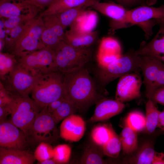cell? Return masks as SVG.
Masks as SVG:
<instances>
[{"mask_svg":"<svg viewBox=\"0 0 164 164\" xmlns=\"http://www.w3.org/2000/svg\"><path fill=\"white\" fill-rule=\"evenodd\" d=\"M41 10L48 7L54 0H28Z\"/></svg>","mask_w":164,"mask_h":164,"instance_id":"cell-41","label":"cell"},{"mask_svg":"<svg viewBox=\"0 0 164 164\" xmlns=\"http://www.w3.org/2000/svg\"><path fill=\"white\" fill-rule=\"evenodd\" d=\"M26 22L21 23L12 29L5 28L6 36L5 49L8 53L9 52V53L13 54L15 43L22 32Z\"/></svg>","mask_w":164,"mask_h":164,"instance_id":"cell-31","label":"cell"},{"mask_svg":"<svg viewBox=\"0 0 164 164\" xmlns=\"http://www.w3.org/2000/svg\"><path fill=\"white\" fill-rule=\"evenodd\" d=\"M146 97L155 104H159L164 105V85L154 90Z\"/></svg>","mask_w":164,"mask_h":164,"instance_id":"cell-38","label":"cell"},{"mask_svg":"<svg viewBox=\"0 0 164 164\" xmlns=\"http://www.w3.org/2000/svg\"><path fill=\"white\" fill-rule=\"evenodd\" d=\"M86 127V123L83 118L73 114L62 121L60 126V136L67 141L78 142L83 136Z\"/></svg>","mask_w":164,"mask_h":164,"instance_id":"cell-17","label":"cell"},{"mask_svg":"<svg viewBox=\"0 0 164 164\" xmlns=\"http://www.w3.org/2000/svg\"><path fill=\"white\" fill-rule=\"evenodd\" d=\"M142 83L138 73H130L121 76L117 85L115 99L124 103L140 97Z\"/></svg>","mask_w":164,"mask_h":164,"instance_id":"cell-12","label":"cell"},{"mask_svg":"<svg viewBox=\"0 0 164 164\" xmlns=\"http://www.w3.org/2000/svg\"><path fill=\"white\" fill-rule=\"evenodd\" d=\"M120 137L123 153L132 154L136 150L138 147L137 132L125 125Z\"/></svg>","mask_w":164,"mask_h":164,"instance_id":"cell-25","label":"cell"},{"mask_svg":"<svg viewBox=\"0 0 164 164\" xmlns=\"http://www.w3.org/2000/svg\"><path fill=\"white\" fill-rule=\"evenodd\" d=\"M121 49L118 42L111 37L103 38L99 44L97 60L100 68L108 66L121 55Z\"/></svg>","mask_w":164,"mask_h":164,"instance_id":"cell-18","label":"cell"},{"mask_svg":"<svg viewBox=\"0 0 164 164\" xmlns=\"http://www.w3.org/2000/svg\"><path fill=\"white\" fill-rule=\"evenodd\" d=\"M101 0H54L39 14L43 17L47 15L60 13L67 10L80 6L90 7L96 1Z\"/></svg>","mask_w":164,"mask_h":164,"instance_id":"cell-21","label":"cell"},{"mask_svg":"<svg viewBox=\"0 0 164 164\" xmlns=\"http://www.w3.org/2000/svg\"><path fill=\"white\" fill-rule=\"evenodd\" d=\"M37 15L31 14L9 18L4 21L5 27L9 29H12L21 23L36 17Z\"/></svg>","mask_w":164,"mask_h":164,"instance_id":"cell-37","label":"cell"},{"mask_svg":"<svg viewBox=\"0 0 164 164\" xmlns=\"http://www.w3.org/2000/svg\"><path fill=\"white\" fill-rule=\"evenodd\" d=\"M9 102L4 105L0 106V122L5 121L7 116L11 114V110Z\"/></svg>","mask_w":164,"mask_h":164,"instance_id":"cell-42","label":"cell"},{"mask_svg":"<svg viewBox=\"0 0 164 164\" xmlns=\"http://www.w3.org/2000/svg\"><path fill=\"white\" fill-rule=\"evenodd\" d=\"M125 125L136 132L142 131L145 128V119L141 112L134 111L129 113L125 120Z\"/></svg>","mask_w":164,"mask_h":164,"instance_id":"cell-33","label":"cell"},{"mask_svg":"<svg viewBox=\"0 0 164 164\" xmlns=\"http://www.w3.org/2000/svg\"><path fill=\"white\" fill-rule=\"evenodd\" d=\"M18 62L17 57L9 53L0 52V76L3 81Z\"/></svg>","mask_w":164,"mask_h":164,"instance_id":"cell-29","label":"cell"},{"mask_svg":"<svg viewBox=\"0 0 164 164\" xmlns=\"http://www.w3.org/2000/svg\"><path fill=\"white\" fill-rule=\"evenodd\" d=\"M64 74L51 71L37 75L31 93L32 99L42 109L53 101L64 97Z\"/></svg>","mask_w":164,"mask_h":164,"instance_id":"cell-3","label":"cell"},{"mask_svg":"<svg viewBox=\"0 0 164 164\" xmlns=\"http://www.w3.org/2000/svg\"><path fill=\"white\" fill-rule=\"evenodd\" d=\"M17 60L35 75L53 71L54 55L50 48L46 47L17 58Z\"/></svg>","mask_w":164,"mask_h":164,"instance_id":"cell-11","label":"cell"},{"mask_svg":"<svg viewBox=\"0 0 164 164\" xmlns=\"http://www.w3.org/2000/svg\"><path fill=\"white\" fill-rule=\"evenodd\" d=\"M11 94L12 99L9 103L11 111L10 121L26 136L42 109L29 95Z\"/></svg>","mask_w":164,"mask_h":164,"instance_id":"cell-4","label":"cell"},{"mask_svg":"<svg viewBox=\"0 0 164 164\" xmlns=\"http://www.w3.org/2000/svg\"><path fill=\"white\" fill-rule=\"evenodd\" d=\"M116 3L123 6L127 9H130L135 6L148 5L146 0H114Z\"/></svg>","mask_w":164,"mask_h":164,"instance_id":"cell-39","label":"cell"},{"mask_svg":"<svg viewBox=\"0 0 164 164\" xmlns=\"http://www.w3.org/2000/svg\"><path fill=\"white\" fill-rule=\"evenodd\" d=\"M87 7L80 6L67 10L60 13L55 14L60 23L65 29L70 26L85 10Z\"/></svg>","mask_w":164,"mask_h":164,"instance_id":"cell-30","label":"cell"},{"mask_svg":"<svg viewBox=\"0 0 164 164\" xmlns=\"http://www.w3.org/2000/svg\"><path fill=\"white\" fill-rule=\"evenodd\" d=\"M77 109L70 102L66 100L51 114L56 124L69 116L74 114Z\"/></svg>","mask_w":164,"mask_h":164,"instance_id":"cell-34","label":"cell"},{"mask_svg":"<svg viewBox=\"0 0 164 164\" xmlns=\"http://www.w3.org/2000/svg\"><path fill=\"white\" fill-rule=\"evenodd\" d=\"M155 152L152 144L145 142L138 147L125 162L129 164H152Z\"/></svg>","mask_w":164,"mask_h":164,"instance_id":"cell-24","label":"cell"},{"mask_svg":"<svg viewBox=\"0 0 164 164\" xmlns=\"http://www.w3.org/2000/svg\"></svg>","mask_w":164,"mask_h":164,"instance_id":"cell-48","label":"cell"},{"mask_svg":"<svg viewBox=\"0 0 164 164\" xmlns=\"http://www.w3.org/2000/svg\"><path fill=\"white\" fill-rule=\"evenodd\" d=\"M164 20V4L158 7L147 5L138 6L128 12L123 28L137 25L145 32L148 39L153 34V27Z\"/></svg>","mask_w":164,"mask_h":164,"instance_id":"cell-5","label":"cell"},{"mask_svg":"<svg viewBox=\"0 0 164 164\" xmlns=\"http://www.w3.org/2000/svg\"><path fill=\"white\" fill-rule=\"evenodd\" d=\"M97 37V31L81 32L69 29L65 32L63 41L77 48H87L93 44Z\"/></svg>","mask_w":164,"mask_h":164,"instance_id":"cell-23","label":"cell"},{"mask_svg":"<svg viewBox=\"0 0 164 164\" xmlns=\"http://www.w3.org/2000/svg\"><path fill=\"white\" fill-rule=\"evenodd\" d=\"M44 29L41 17L38 16L27 21L15 43L13 54L19 58L46 47L41 39Z\"/></svg>","mask_w":164,"mask_h":164,"instance_id":"cell-6","label":"cell"},{"mask_svg":"<svg viewBox=\"0 0 164 164\" xmlns=\"http://www.w3.org/2000/svg\"><path fill=\"white\" fill-rule=\"evenodd\" d=\"M97 145L95 144H90L86 146L80 159L81 163L100 164L106 162L102 150Z\"/></svg>","mask_w":164,"mask_h":164,"instance_id":"cell-27","label":"cell"},{"mask_svg":"<svg viewBox=\"0 0 164 164\" xmlns=\"http://www.w3.org/2000/svg\"><path fill=\"white\" fill-rule=\"evenodd\" d=\"M51 48L54 55L53 71L63 74L83 67L92 56L91 50L88 47H74L63 40Z\"/></svg>","mask_w":164,"mask_h":164,"instance_id":"cell-2","label":"cell"},{"mask_svg":"<svg viewBox=\"0 0 164 164\" xmlns=\"http://www.w3.org/2000/svg\"><path fill=\"white\" fill-rule=\"evenodd\" d=\"M159 25V30L154 38L148 43L143 41L136 52L138 55L151 56L164 63V20Z\"/></svg>","mask_w":164,"mask_h":164,"instance_id":"cell-19","label":"cell"},{"mask_svg":"<svg viewBox=\"0 0 164 164\" xmlns=\"http://www.w3.org/2000/svg\"><path fill=\"white\" fill-rule=\"evenodd\" d=\"M42 18L44 29L42 40L46 47L52 48L64 40L65 29L60 22L56 15H47Z\"/></svg>","mask_w":164,"mask_h":164,"instance_id":"cell-16","label":"cell"},{"mask_svg":"<svg viewBox=\"0 0 164 164\" xmlns=\"http://www.w3.org/2000/svg\"><path fill=\"white\" fill-rule=\"evenodd\" d=\"M56 125L51 114L48 111L47 106H45L38 113L27 135H30L37 142L49 143L57 137Z\"/></svg>","mask_w":164,"mask_h":164,"instance_id":"cell-10","label":"cell"},{"mask_svg":"<svg viewBox=\"0 0 164 164\" xmlns=\"http://www.w3.org/2000/svg\"><path fill=\"white\" fill-rule=\"evenodd\" d=\"M34 155L25 150L10 149L0 148V164H32Z\"/></svg>","mask_w":164,"mask_h":164,"instance_id":"cell-22","label":"cell"},{"mask_svg":"<svg viewBox=\"0 0 164 164\" xmlns=\"http://www.w3.org/2000/svg\"><path fill=\"white\" fill-rule=\"evenodd\" d=\"M125 106L124 103L116 99L101 100L98 102L94 113L89 121L94 123L108 120L120 113Z\"/></svg>","mask_w":164,"mask_h":164,"instance_id":"cell-20","label":"cell"},{"mask_svg":"<svg viewBox=\"0 0 164 164\" xmlns=\"http://www.w3.org/2000/svg\"><path fill=\"white\" fill-rule=\"evenodd\" d=\"M145 131L149 133L153 132L157 127L159 111L150 99L145 105Z\"/></svg>","mask_w":164,"mask_h":164,"instance_id":"cell-28","label":"cell"},{"mask_svg":"<svg viewBox=\"0 0 164 164\" xmlns=\"http://www.w3.org/2000/svg\"><path fill=\"white\" fill-rule=\"evenodd\" d=\"M41 10L28 0H0L1 18L31 14L37 15Z\"/></svg>","mask_w":164,"mask_h":164,"instance_id":"cell-15","label":"cell"},{"mask_svg":"<svg viewBox=\"0 0 164 164\" xmlns=\"http://www.w3.org/2000/svg\"><path fill=\"white\" fill-rule=\"evenodd\" d=\"M152 164H164V153L155 152Z\"/></svg>","mask_w":164,"mask_h":164,"instance_id":"cell-44","label":"cell"},{"mask_svg":"<svg viewBox=\"0 0 164 164\" xmlns=\"http://www.w3.org/2000/svg\"><path fill=\"white\" fill-rule=\"evenodd\" d=\"M66 100L64 97H62L50 103L47 106L48 111L51 114Z\"/></svg>","mask_w":164,"mask_h":164,"instance_id":"cell-43","label":"cell"},{"mask_svg":"<svg viewBox=\"0 0 164 164\" xmlns=\"http://www.w3.org/2000/svg\"><path fill=\"white\" fill-rule=\"evenodd\" d=\"M37 76L18 61L2 83L11 93L29 95L31 92Z\"/></svg>","mask_w":164,"mask_h":164,"instance_id":"cell-8","label":"cell"},{"mask_svg":"<svg viewBox=\"0 0 164 164\" xmlns=\"http://www.w3.org/2000/svg\"><path fill=\"white\" fill-rule=\"evenodd\" d=\"M10 121L0 122V146L10 149L25 150L27 146L23 132Z\"/></svg>","mask_w":164,"mask_h":164,"instance_id":"cell-14","label":"cell"},{"mask_svg":"<svg viewBox=\"0 0 164 164\" xmlns=\"http://www.w3.org/2000/svg\"><path fill=\"white\" fill-rule=\"evenodd\" d=\"M101 147L104 155L112 158H117L122 149L120 136L115 132L112 137Z\"/></svg>","mask_w":164,"mask_h":164,"instance_id":"cell-32","label":"cell"},{"mask_svg":"<svg viewBox=\"0 0 164 164\" xmlns=\"http://www.w3.org/2000/svg\"><path fill=\"white\" fill-rule=\"evenodd\" d=\"M71 149L67 144H63L57 145L53 148L52 159L57 164L67 163L70 158Z\"/></svg>","mask_w":164,"mask_h":164,"instance_id":"cell-35","label":"cell"},{"mask_svg":"<svg viewBox=\"0 0 164 164\" xmlns=\"http://www.w3.org/2000/svg\"><path fill=\"white\" fill-rule=\"evenodd\" d=\"M53 148L49 143L42 142L36 147L34 153V156L39 162L52 159Z\"/></svg>","mask_w":164,"mask_h":164,"instance_id":"cell-36","label":"cell"},{"mask_svg":"<svg viewBox=\"0 0 164 164\" xmlns=\"http://www.w3.org/2000/svg\"><path fill=\"white\" fill-rule=\"evenodd\" d=\"M111 19L109 32L113 34L118 29L123 28L128 9L113 2H94L90 6Z\"/></svg>","mask_w":164,"mask_h":164,"instance_id":"cell-13","label":"cell"},{"mask_svg":"<svg viewBox=\"0 0 164 164\" xmlns=\"http://www.w3.org/2000/svg\"><path fill=\"white\" fill-rule=\"evenodd\" d=\"M157 127L159 128L162 131H164V109L159 112Z\"/></svg>","mask_w":164,"mask_h":164,"instance_id":"cell-45","label":"cell"},{"mask_svg":"<svg viewBox=\"0 0 164 164\" xmlns=\"http://www.w3.org/2000/svg\"><path fill=\"white\" fill-rule=\"evenodd\" d=\"M115 132L111 125L107 124H100L92 128L91 137L94 144L101 147L112 137Z\"/></svg>","mask_w":164,"mask_h":164,"instance_id":"cell-26","label":"cell"},{"mask_svg":"<svg viewBox=\"0 0 164 164\" xmlns=\"http://www.w3.org/2000/svg\"><path fill=\"white\" fill-rule=\"evenodd\" d=\"M41 164H55L57 163L52 158L46 159L41 162H39Z\"/></svg>","mask_w":164,"mask_h":164,"instance_id":"cell-46","label":"cell"},{"mask_svg":"<svg viewBox=\"0 0 164 164\" xmlns=\"http://www.w3.org/2000/svg\"><path fill=\"white\" fill-rule=\"evenodd\" d=\"M139 56V66L144 77L146 97L154 90L164 85V63L150 56Z\"/></svg>","mask_w":164,"mask_h":164,"instance_id":"cell-9","label":"cell"},{"mask_svg":"<svg viewBox=\"0 0 164 164\" xmlns=\"http://www.w3.org/2000/svg\"><path fill=\"white\" fill-rule=\"evenodd\" d=\"M157 0H146L147 5L149 6H152L155 4Z\"/></svg>","mask_w":164,"mask_h":164,"instance_id":"cell-47","label":"cell"},{"mask_svg":"<svg viewBox=\"0 0 164 164\" xmlns=\"http://www.w3.org/2000/svg\"><path fill=\"white\" fill-rule=\"evenodd\" d=\"M6 36L4 20H0V52H2L5 49V39Z\"/></svg>","mask_w":164,"mask_h":164,"instance_id":"cell-40","label":"cell"},{"mask_svg":"<svg viewBox=\"0 0 164 164\" xmlns=\"http://www.w3.org/2000/svg\"><path fill=\"white\" fill-rule=\"evenodd\" d=\"M64 95L78 111L85 109L101 98L87 70L83 67L64 74Z\"/></svg>","mask_w":164,"mask_h":164,"instance_id":"cell-1","label":"cell"},{"mask_svg":"<svg viewBox=\"0 0 164 164\" xmlns=\"http://www.w3.org/2000/svg\"><path fill=\"white\" fill-rule=\"evenodd\" d=\"M139 57L136 50L131 48L108 66L99 67L97 76L101 86L104 87L115 79L128 73H139L141 71L139 66Z\"/></svg>","mask_w":164,"mask_h":164,"instance_id":"cell-7","label":"cell"}]
</instances>
